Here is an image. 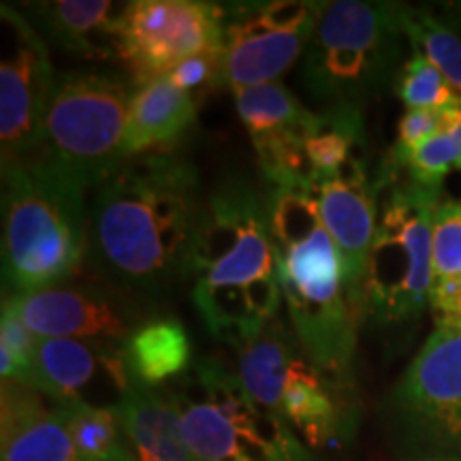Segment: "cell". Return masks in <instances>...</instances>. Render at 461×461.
<instances>
[{
  "mask_svg": "<svg viewBox=\"0 0 461 461\" xmlns=\"http://www.w3.org/2000/svg\"><path fill=\"white\" fill-rule=\"evenodd\" d=\"M327 233L336 241L350 278L363 293V276L378 224V186L366 157L344 165L333 176L312 184Z\"/></svg>",
  "mask_w": 461,
  "mask_h": 461,
  "instance_id": "16",
  "label": "cell"
},
{
  "mask_svg": "<svg viewBox=\"0 0 461 461\" xmlns=\"http://www.w3.org/2000/svg\"><path fill=\"white\" fill-rule=\"evenodd\" d=\"M299 350L302 348L297 338L286 333V327L278 319L235 346L238 353L235 374L244 384L246 393L258 408L278 419H282V391H285L288 367Z\"/></svg>",
  "mask_w": 461,
  "mask_h": 461,
  "instance_id": "21",
  "label": "cell"
},
{
  "mask_svg": "<svg viewBox=\"0 0 461 461\" xmlns=\"http://www.w3.org/2000/svg\"><path fill=\"white\" fill-rule=\"evenodd\" d=\"M395 90L406 109H447L461 103L445 75L419 54H411L402 65Z\"/></svg>",
  "mask_w": 461,
  "mask_h": 461,
  "instance_id": "28",
  "label": "cell"
},
{
  "mask_svg": "<svg viewBox=\"0 0 461 461\" xmlns=\"http://www.w3.org/2000/svg\"><path fill=\"white\" fill-rule=\"evenodd\" d=\"M54 403L86 402L109 406L105 400L124 395L131 384L122 344L109 339L39 338L31 372L24 380Z\"/></svg>",
  "mask_w": 461,
  "mask_h": 461,
  "instance_id": "12",
  "label": "cell"
},
{
  "mask_svg": "<svg viewBox=\"0 0 461 461\" xmlns=\"http://www.w3.org/2000/svg\"><path fill=\"white\" fill-rule=\"evenodd\" d=\"M333 391H339L338 384L316 370L299 350L286 374L280 417L302 431L310 445L331 442L339 428V406Z\"/></svg>",
  "mask_w": 461,
  "mask_h": 461,
  "instance_id": "22",
  "label": "cell"
},
{
  "mask_svg": "<svg viewBox=\"0 0 461 461\" xmlns=\"http://www.w3.org/2000/svg\"><path fill=\"white\" fill-rule=\"evenodd\" d=\"M440 11H442V15L451 22L455 31L461 34V3H445Z\"/></svg>",
  "mask_w": 461,
  "mask_h": 461,
  "instance_id": "34",
  "label": "cell"
},
{
  "mask_svg": "<svg viewBox=\"0 0 461 461\" xmlns=\"http://www.w3.org/2000/svg\"><path fill=\"white\" fill-rule=\"evenodd\" d=\"M403 41L400 3H325L302 58L303 86L327 107H361L393 75Z\"/></svg>",
  "mask_w": 461,
  "mask_h": 461,
  "instance_id": "6",
  "label": "cell"
},
{
  "mask_svg": "<svg viewBox=\"0 0 461 461\" xmlns=\"http://www.w3.org/2000/svg\"><path fill=\"white\" fill-rule=\"evenodd\" d=\"M400 24L412 54L429 60L461 96V34L442 11L400 3Z\"/></svg>",
  "mask_w": 461,
  "mask_h": 461,
  "instance_id": "26",
  "label": "cell"
},
{
  "mask_svg": "<svg viewBox=\"0 0 461 461\" xmlns=\"http://www.w3.org/2000/svg\"><path fill=\"white\" fill-rule=\"evenodd\" d=\"M56 411L82 461H137L115 406L67 402L56 403Z\"/></svg>",
  "mask_w": 461,
  "mask_h": 461,
  "instance_id": "25",
  "label": "cell"
},
{
  "mask_svg": "<svg viewBox=\"0 0 461 461\" xmlns=\"http://www.w3.org/2000/svg\"><path fill=\"white\" fill-rule=\"evenodd\" d=\"M132 82L96 71L56 73L45 113L43 160L95 190L126 160L124 135Z\"/></svg>",
  "mask_w": 461,
  "mask_h": 461,
  "instance_id": "8",
  "label": "cell"
},
{
  "mask_svg": "<svg viewBox=\"0 0 461 461\" xmlns=\"http://www.w3.org/2000/svg\"><path fill=\"white\" fill-rule=\"evenodd\" d=\"M112 286L67 285L5 297V303L39 338L109 339L124 344L141 321Z\"/></svg>",
  "mask_w": 461,
  "mask_h": 461,
  "instance_id": "13",
  "label": "cell"
},
{
  "mask_svg": "<svg viewBox=\"0 0 461 461\" xmlns=\"http://www.w3.org/2000/svg\"><path fill=\"white\" fill-rule=\"evenodd\" d=\"M224 50V7L203 0H135L118 24V60L143 86L203 51Z\"/></svg>",
  "mask_w": 461,
  "mask_h": 461,
  "instance_id": "11",
  "label": "cell"
},
{
  "mask_svg": "<svg viewBox=\"0 0 461 461\" xmlns=\"http://www.w3.org/2000/svg\"><path fill=\"white\" fill-rule=\"evenodd\" d=\"M395 397L420 434L461 447V330H434L403 372Z\"/></svg>",
  "mask_w": 461,
  "mask_h": 461,
  "instance_id": "14",
  "label": "cell"
},
{
  "mask_svg": "<svg viewBox=\"0 0 461 461\" xmlns=\"http://www.w3.org/2000/svg\"><path fill=\"white\" fill-rule=\"evenodd\" d=\"M269 221L282 302L299 348L339 389L353 383L363 293L322 224L312 184L272 186Z\"/></svg>",
  "mask_w": 461,
  "mask_h": 461,
  "instance_id": "2",
  "label": "cell"
},
{
  "mask_svg": "<svg viewBox=\"0 0 461 461\" xmlns=\"http://www.w3.org/2000/svg\"><path fill=\"white\" fill-rule=\"evenodd\" d=\"M389 171H406L408 180L425 188L440 190L448 173L461 169V103L453 107L451 120L438 135L402 158L384 165Z\"/></svg>",
  "mask_w": 461,
  "mask_h": 461,
  "instance_id": "27",
  "label": "cell"
},
{
  "mask_svg": "<svg viewBox=\"0 0 461 461\" xmlns=\"http://www.w3.org/2000/svg\"><path fill=\"white\" fill-rule=\"evenodd\" d=\"M428 308L436 330H461V278L431 280Z\"/></svg>",
  "mask_w": 461,
  "mask_h": 461,
  "instance_id": "33",
  "label": "cell"
},
{
  "mask_svg": "<svg viewBox=\"0 0 461 461\" xmlns=\"http://www.w3.org/2000/svg\"><path fill=\"white\" fill-rule=\"evenodd\" d=\"M363 276V316L380 327L417 321L429 303L431 227L440 190L393 177Z\"/></svg>",
  "mask_w": 461,
  "mask_h": 461,
  "instance_id": "7",
  "label": "cell"
},
{
  "mask_svg": "<svg viewBox=\"0 0 461 461\" xmlns=\"http://www.w3.org/2000/svg\"><path fill=\"white\" fill-rule=\"evenodd\" d=\"M235 105L255 146L258 167L269 186L310 182L305 140L316 113L280 82L235 92Z\"/></svg>",
  "mask_w": 461,
  "mask_h": 461,
  "instance_id": "15",
  "label": "cell"
},
{
  "mask_svg": "<svg viewBox=\"0 0 461 461\" xmlns=\"http://www.w3.org/2000/svg\"><path fill=\"white\" fill-rule=\"evenodd\" d=\"M167 391L194 461H314L291 425L258 408L218 359H201Z\"/></svg>",
  "mask_w": 461,
  "mask_h": 461,
  "instance_id": "5",
  "label": "cell"
},
{
  "mask_svg": "<svg viewBox=\"0 0 461 461\" xmlns=\"http://www.w3.org/2000/svg\"><path fill=\"white\" fill-rule=\"evenodd\" d=\"M88 261V193L48 160L3 169V280L11 295L71 282Z\"/></svg>",
  "mask_w": 461,
  "mask_h": 461,
  "instance_id": "4",
  "label": "cell"
},
{
  "mask_svg": "<svg viewBox=\"0 0 461 461\" xmlns=\"http://www.w3.org/2000/svg\"><path fill=\"white\" fill-rule=\"evenodd\" d=\"M124 5L109 0L32 3L26 17L48 43L84 58H118V24Z\"/></svg>",
  "mask_w": 461,
  "mask_h": 461,
  "instance_id": "18",
  "label": "cell"
},
{
  "mask_svg": "<svg viewBox=\"0 0 461 461\" xmlns=\"http://www.w3.org/2000/svg\"><path fill=\"white\" fill-rule=\"evenodd\" d=\"M186 280L207 331L233 348L278 319L282 291L267 194L229 182L205 199Z\"/></svg>",
  "mask_w": 461,
  "mask_h": 461,
  "instance_id": "3",
  "label": "cell"
},
{
  "mask_svg": "<svg viewBox=\"0 0 461 461\" xmlns=\"http://www.w3.org/2000/svg\"><path fill=\"white\" fill-rule=\"evenodd\" d=\"M167 77L199 103V99H203L218 86H224V50L203 51L188 58L171 68Z\"/></svg>",
  "mask_w": 461,
  "mask_h": 461,
  "instance_id": "31",
  "label": "cell"
},
{
  "mask_svg": "<svg viewBox=\"0 0 461 461\" xmlns=\"http://www.w3.org/2000/svg\"><path fill=\"white\" fill-rule=\"evenodd\" d=\"M0 461H82L56 403L14 380H3Z\"/></svg>",
  "mask_w": 461,
  "mask_h": 461,
  "instance_id": "17",
  "label": "cell"
},
{
  "mask_svg": "<svg viewBox=\"0 0 461 461\" xmlns=\"http://www.w3.org/2000/svg\"><path fill=\"white\" fill-rule=\"evenodd\" d=\"M92 193L88 265L107 286L152 297L186 280L205 203L190 160L171 152L126 158Z\"/></svg>",
  "mask_w": 461,
  "mask_h": 461,
  "instance_id": "1",
  "label": "cell"
},
{
  "mask_svg": "<svg viewBox=\"0 0 461 461\" xmlns=\"http://www.w3.org/2000/svg\"><path fill=\"white\" fill-rule=\"evenodd\" d=\"M39 336L28 330L14 310L3 302V319H0V374L3 380L24 384L31 372L34 348Z\"/></svg>",
  "mask_w": 461,
  "mask_h": 461,
  "instance_id": "30",
  "label": "cell"
},
{
  "mask_svg": "<svg viewBox=\"0 0 461 461\" xmlns=\"http://www.w3.org/2000/svg\"><path fill=\"white\" fill-rule=\"evenodd\" d=\"M455 107V105H453ZM453 107L447 109H406L397 124V137L391 158H402L411 154L431 137L438 135L451 120Z\"/></svg>",
  "mask_w": 461,
  "mask_h": 461,
  "instance_id": "32",
  "label": "cell"
},
{
  "mask_svg": "<svg viewBox=\"0 0 461 461\" xmlns=\"http://www.w3.org/2000/svg\"><path fill=\"white\" fill-rule=\"evenodd\" d=\"M461 278V199L442 201L431 227V280Z\"/></svg>",
  "mask_w": 461,
  "mask_h": 461,
  "instance_id": "29",
  "label": "cell"
},
{
  "mask_svg": "<svg viewBox=\"0 0 461 461\" xmlns=\"http://www.w3.org/2000/svg\"><path fill=\"white\" fill-rule=\"evenodd\" d=\"M197 107L199 103L167 75L135 86L126 120V158L163 152V148L173 146L194 122Z\"/></svg>",
  "mask_w": 461,
  "mask_h": 461,
  "instance_id": "20",
  "label": "cell"
},
{
  "mask_svg": "<svg viewBox=\"0 0 461 461\" xmlns=\"http://www.w3.org/2000/svg\"><path fill=\"white\" fill-rule=\"evenodd\" d=\"M325 3L258 0L224 7V86L241 92L278 82L303 58Z\"/></svg>",
  "mask_w": 461,
  "mask_h": 461,
  "instance_id": "9",
  "label": "cell"
},
{
  "mask_svg": "<svg viewBox=\"0 0 461 461\" xmlns=\"http://www.w3.org/2000/svg\"><path fill=\"white\" fill-rule=\"evenodd\" d=\"M115 408L137 461H194L169 391L146 387L131 378Z\"/></svg>",
  "mask_w": 461,
  "mask_h": 461,
  "instance_id": "19",
  "label": "cell"
},
{
  "mask_svg": "<svg viewBox=\"0 0 461 461\" xmlns=\"http://www.w3.org/2000/svg\"><path fill=\"white\" fill-rule=\"evenodd\" d=\"M122 357L132 380L158 389L190 370L193 346L180 321L149 319L124 339Z\"/></svg>",
  "mask_w": 461,
  "mask_h": 461,
  "instance_id": "23",
  "label": "cell"
},
{
  "mask_svg": "<svg viewBox=\"0 0 461 461\" xmlns=\"http://www.w3.org/2000/svg\"><path fill=\"white\" fill-rule=\"evenodd\" d=\"M366 122L361 107L336 105L316 113L312 129L305 140V163L310 182L325 180L348 165L366 157Z\"/></svg>",
  "mask_w": 461,
  "mask_h": 461,
  "instance_id": "24",
  "label": "cell"
},
{
  "mask_svg": "<svg viewBox=\"0 0 461 461\" xmlns=\"http://www.w3.org/2000/svg\"><path fill=\"white\" fill-rule=\"evenodd\" d=\"M429 461H438V459H429Z\"/></svg>",
  "mask_w": 461,
  "mask_h": 461,
  "instance_id": "35",
  "label": "cell"
},
{
  "mask_svg": "<svg viewBox=\"0 0 461 461\" xmlns=\"http://www.w3.org/2000/svg\"><path fill=\"white\" fill-rule=\"evenodd\" d=\"M3 58H0V152L3 169L34 163L43 157L45 113L56 73L50 45L24 11L0 7Z\"/></svg>",
  "mask_w": 461,
  "mask_h": 461,
  "instance_id": "10",
  "label": "cell"
}]
</instances>
